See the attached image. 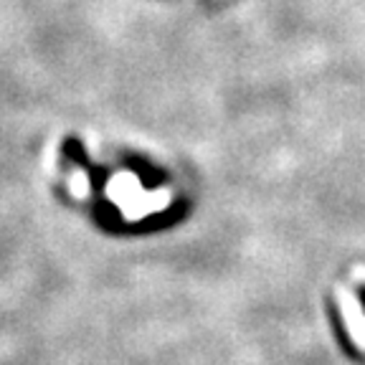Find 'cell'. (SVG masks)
<instances>
[{"mask_svg":"<svg viewBox=\"0 0 365 365\" xmlns=\"http://www.w3.org/2000/svg\"><path fill=\"white\" fill-rule=\"evenodd\" d=\"M337 304H340L342 319H345V327H348L350 337L358 345L360 350H365V312L360 307V299L348 289V287H337L335 289Z\"/></svg>","mask_w":365,"mask_h":365,"instance_id":"1","label":"cell"},{"mask_svg":"<svg viewBox=\"0 0 365 365\" xmlns=\"http://www.w3.org/2000/svg\"><path fill=\"white\" fill-rule=\"evenodd\" d=\"M71 193H74L76 198H81V195H89V178H86L84 173L76 170L74 175H71Z\"/></svg>","mask_w":365,"mask_h":365,"instance_id":"2","label":"cell"},{"mask_svg":"<svg viewBox=\"0 0 365 365\" xmlns=\"http://www.w3.org/2000/svg\"><path fill=\"white\" fill-rule=\"evenodd\" d=\"M353 277H355V279H360V282H365V269L363 267H355L353 269Z\"/></svg>","mask_w":365,"mask_h":365,"instance_id":"3","label":"cell"}]
</instances>
